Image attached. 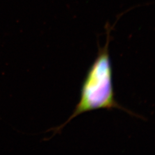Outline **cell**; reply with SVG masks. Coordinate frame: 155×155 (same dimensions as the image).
<instances>
[{
	"mask_svg": "<svg viewBox=\"0 0 155 155\" xmlns=\"http://www.w3.org/2000/svg\"><path fill=\"white\" fill-rule=\"evenodd\" d=\"M112 77L113 70L107 40L105 45L98 50L97 58L87 71L82 83L80 99L72 114L64 124L52 129L54 134L60 132L75 117L88 111L117 109L134 116L133 113L127 110L117 102Z\"/></svg>",
	"mask_w": 155,
	"mask_h": 155,
	"instance_id": "6da1fadb",
	"label": "cell"
}]
</instances>
